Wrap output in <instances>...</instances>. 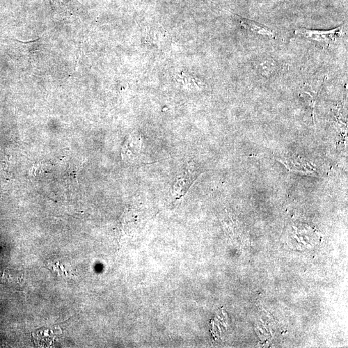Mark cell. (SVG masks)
<instances>
[{
    "mask_svg": "<svg viewBox=\"0 0 348 348\" xmlns=\"http://www.w3.org/2000/svg\"><path fill=\"white\" fill-rule=\"evenodd\" d=\"M342 26L328 31H311V30L305 29L295 31V34L297 35L303 36L304 37L310 39V40L323 42L327 43V44L335 42L336 39L342 36Z\"/></svg>",
    "mask_w": 348,
    "mask_h": 348,
    "instance_id": "cell-1",
    "label": "cell"
},
{
    "mask_svg": "<svg viewBox=\"0 0 348 348\" xmlns=\"http://www.w3.org/2000/svg\"><path fill=\"white\" fill-rule=\"evenodd\" d=\"M192 164H187L184 171L178 176L173 189V196L176 199H180L184 196L194 180H196V174L192 172Z\"/></svg>",
    "mask_w": 348,
    "mask_h": 348,
    "instance_id": "cell-2",
    "label": "cell"
},
{
    "mask_svg": "<svg viewBox=\"0 0 348 348\" xmlns=\"http://www.w3.org/2000/svg\"><path fill=\"white\" fill-rule=\"evenodd\" d=\"M124 150V159L130 162H138L141 150V137H130L126 144Z\"/></svg>",
    "mask_w": 348,
    "mask_h": 348,
    "instance_id": "cell-3",
    "label": "cell"
},
{
    "mask_svg": "<svg viewBox=\"0 0 348 348\" xmlns=\"http://www.w3.org/2000/svg\"><path fill=\"white\" fill-rule=\"evenodd\" d=\"M239 18L240 24L244 27V29L249 30L253 33L261 34L269 36V37L273 38L275 36L274 31L271 29L268 28L265 25L257 23L252 20L246 19V18H242L237 16Z\"/></svg>",
    "mask_w": 348,
    "mask_h": 348,
    "instance_id": "cell-4",
    "label": "cell"
},
{
    "mask_svg": "<svg viewBox=\"0 0 348 348\" xmlns=\"http://www.w3.org/2000/svg\"><path fill=\"white\" fill-rule=\"evenodd\" d=\"M262 309H263V310L265 311V313H267V316H268V317H269V319L272 320V318L271 317H270V313L269 312H268V311L267 310H266L264 308H262Z\"/></svg>",
    "mask_w": 348,
    "mask_h": 348,
    "instance_id": "cell-5",
    "label": "cell"
},
{
    "mask_svg": "<svg viewBox=\"0 0 348 348\" xmlns=\"http://www.w3.org/2000/svg\"><path fill=\"white\" fill-rule=\"evenodd\" d=\"M257 328L259 329L260 331L261 332V333L263 334V335H268V334H266L264 331H263V329L260 328L259 326H257Z\"/></svg>",
    "mask_w": 348,
    "mask_h": 348,
    "instance_id": "cell-6",
    "label": "cell"
},
{
    "mask_svg": "<svg viewBox=\"0 0 348 348\" xmlns=\"http://www.w3.org/2000/svg\"><path fill=\"white\" fill-rule=\"evenodd\" d=\"M269 329H270L269 331H270V333H271V335H272V336H273V333H272V329H271V328H270Z\"/></svg>",
    "mask_w": 348,
    "mask_h": 348,
    "instance_id": "cell-7",
    "label": "cell"
}]
</instances>
